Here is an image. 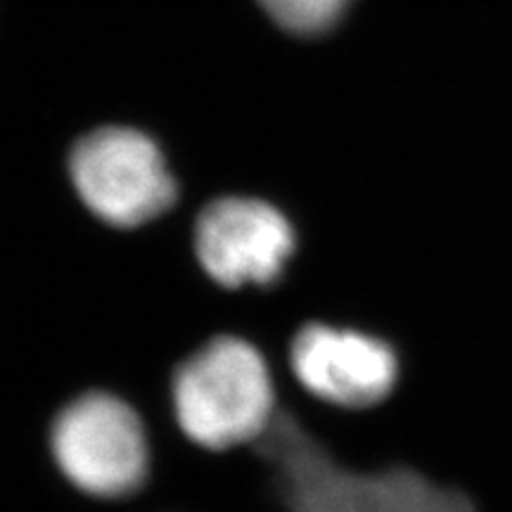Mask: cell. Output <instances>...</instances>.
<instances>
[{
    "mask_svg": "<svg viewBox=\"0 0 512 512\" xmlns=\"http://www.w3.org/2000/svg\"><path fill=\"white\" fill-rule=\"evenodd\" d=\"M254 448L283 512H479L465 491L415 467L342 458L294 408Z\"/></svg>",
    "mask_w": 512,
    "mask_h": 512,
    "instance_id": "1",
    "label": "cell"
},
{
    "mask_svg": "<svg viewBox=\"0 0 512 512\" xmlns=\"http://www.w3.org/2000/svg\"><path fill=\"white\" fill-rule=\"evenodd\" d=\"M169 408L178 434L200 451L254 448L283 411L278 370L252 339L214 335L174 368Z\"/></svg>",
    "mask_w": 512,
    "mask_h": 512,
    "instance_id": "2",
    "label": "cell"
},
{
    "mask_svg": "<svg viewBox=\"0 0 512 512\" xmlns=\"http://www.w3.org/2000/svg\"><path fill=\"white\" fill-rule=\"evenodd\" d=\"M55 470L76 494L105 505L131 503L155 470V441L143 411L110 389H86L48 427Z\"/></svg>",
    "mask_w": 512,
    "mask_h": 512,
    "instance_id": "3",
    "label": "cell"
},
{
    "mask_svg": "<svg viewBox=\"0 0 512 512\" xmlns=\"http://www.w3.org/2000/svg\"><path fill=\"white\" fill-rule=\"evenodd\" d=\"M283 370L318 408L366 413L382 406L401 384L403 361L392 339L361 325L309 320L294 332Z\"/></svg>",
    "mask_w": 512,
    "mask_h": 512,
    "instance_id": "4",
    "label": "cell"
},
{
    "mask_svg": "<svg viewBox=\"0 0 512 512\" xmlns=\"http://www.w3.org/2000/svg\"><path fill=\"white\" fill-rule=\"evenodd\" d=\"M69 174L86 209L110 228L147 226L176 202V181L162 152L131 128H102L81 138Z\"/></svg>",
    "mask_w": 512,
    "mask_h": 512,
    "instance_id": "5",
    "label": "cell"
},
{
    "mask_svg": "<svg viewBox=\"0 0 512 512\" xmlns=\"http://www.w3.org/2000/svg\"><path fill=\"white\" fill-rule=\"evenodd\" d=\"M195 264L226 292H266L283 283L297 233L273 204L254 197H221L207 204L192 230Z\"/></svg>",
    "mask_w": 512,
    "mask_h": 512,
    "instance_id": "6",
    "label": "cell"
},
{
    "mask_svg": "<svg viewBox=\"0 0 512 512\" xmlns=\"http://www.w3.org/2000/svg\"><path fill=\"white\" fill-rule=\"evenodd\" d=\"M280 27L294 34H320L344 15L351 0H259Z\"/></svg>",
    "mask_w": 512,
    "mask_h": 512,
    "instance_id": "7",
    "label": "cell"
}]
</instances>
